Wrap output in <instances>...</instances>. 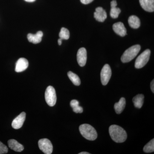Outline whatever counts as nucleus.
<instances>
[{"mask_svg": "<svg viewBox=\"0 0 154 154\" xmlns=\"http://www.w3.org/2000/svg\"><path fill=\"white\" fill-rule=\"evenodd\" d=\"M9 148L17 152H21L24 150V146L14 139H11L8 141Z\"/></svg>", "mask_w": 154, "mask_h": 154, "instance_id": "nucleus-15", "label": "nucleus"}, {"mask_svg": "<svg viewBox=\"0 0 154 154\" xmlns=\"http://www.w3.org/2000/svg\"><path fill=\"white\" fill-rule=\"evenodd\" d=\"M25 1L28 2H35L36 0H25Z\"/></svg>", "mask_w": 154, "mask_h": 154, "instance_id": "nucleus-29", "label": "nucleus"}, {"mask_svg": "<svg viewBox=\"0 0 154 154\" xmlns=\"http://www.w3.org/2000/svg\"><path fill=\"white\" fill-rule=\"evenodd\" d=\"M121 10L116 7H111L110 11V16L113 19L118 18L119 15L121 13Z\"/></svg>", "mask_w": 154, "mask_h": 154, "instance_id": "nucleus-23", "label": "nucleus"}, {"mask_svg": "<svg viewBox=\"0 0 154 154\" xmlns=\"http://www.w3.org/2000/svg\"><path fill=\"white\" fill-rule=\"evenodd\" d=\"M126 101L123 97H122L119 100V102L115 103L114 105V109L117 114H120L124 110L125 107Z\"/></svg>", "mask_w": 154, "mask_h": 154, "instance_id": "nucleus-17", "label": "nucleus"}, {"mask_svg": "<svg viewBox=\"0 0 154 154\" xmlns=\"http://www.w3.org/2000/svg\"><path fill=\"white\" fill-rule=\"evenodd\" d=\"M144 96L143 94H138L133 99V102L135 107L138 108H141L143 105Z\"/></svg>", "mask_w": 154, "mask_h": 154, "instance_id": "nucleus-18", "label": "nucleus"}, {"mask_svg": "<svg viewBox=\"0 0 154 154\" xmlns=\"http://www.w3.org/2000/svg\"><path fill=\"white\" fill-rule=\"evenodd\" d=\"M77 61L80 66H85L87 62V52L85 48H81L78 51L77 54Z\"/></svg>", "mask_w": 154, "mask_h": 154, "instance_id": "nucleus-8", "label": "nucleus"}, {"mask_svg": "<svg viewBox=\"0 0 154 154\" xmlns=\"http://www.w3.org/2000/svg\"><path fill=\"white\" fill-rule=\"evenodd\" d=\"M112 75L111 68L109 65L106 64L102 68L101 72V80L102 85H106L109 82Z\"/></svg>", "mask_w": 154, "mask_h": 154, "instance_id": "nucleus-7", "label": "nucleus"}, {"mask_svg": "<svg viewBox=\"0 0 154 154\" xmlns=\"http://www.w3.org/2000/svg\"><path fill=\"white\" fill-rule=\"evenodd\" d=\"M143 151L146 153L152 152L154 151V139L152 140L146 144L143 148Z\"/></svg>", "mask_w": 154, "mask_h": 154, "instance_id": "nucleus-21", "label": "nucleus"}, {"mask_svg": "<svg viewBox=\"0 0 154 154\" xmlns=\"http://www.w3.org/2000/svg\"><path fill=\"white\" fill-rule=\"evenodd\" d=\"M109 132L111 139L116 143L124 142L127 137L125 131L121 127L116 125L110 127Z\"/></svg>", "mask_w": 154, "mask_h": 154, "instance_id": "nucleus-1", "label": "nucleus"}, {"mask_svg": "<svg viewBox=\"0 0 154 154\" xmlns=\"http://www.w3.org/2000/svg\"><path fill=\"white\" fill-rule=\"evenodd\" d=\"M79 131L82 135L88 140H94L97 138V132L95 128L90 125H82L79 127Z\"/></svg>", "mask_w": 154, "mask_h": 154, "instance_id": "nucleus-2", "label": "nucleus"}, {"mask_svg": "<svg viewBox=\"0 0 154 154\" xmlns=\"http://www.w3.org/2000/svg\"><path fill=\"white\" fill-rule=\"evenodd\" d=\"M26 118V113L23 112L20 113L15 119L13 120L12 123V126L15 129H18L23 126L24 122Z\"/></svg>", "mask_w": 154, "mask_h": 154, "instance_id": "nucleus-9", "label": "nucleus"}, {"mask_svg": "<svg viewBox=\"0 0 154 154\" xmlns=\"http://www.w3.org/2000/svg\"><path fill=\"white\" fill-rule=\"evenodd\" d=\"M141 47L139 45H134L126 50L122 56L121 60L123 63L129 62L134 58L140 51Z\"/></svg>", "mask_w": 154, "mask_h": 154, "instance_id": "nucleus-3", "label": "nucleus"}, {"mask_svg": "<svg viewBox=\"0 0 154 154\" xmlns=\"http://www.w3.org/2000/svg\"><path fill=\"white\" fill-rule=\"evenodd\" d=\"M8 151V149L7 146L0 141V154H7Z\"/></svg>", "mask_w": 154, "mask_h": 154, "instance_id": "nucleus-24", "label": "nucleus"}, {"mask_svg": "<svg viewBox=\"0 0 154 154\" xmlns=\"http://www.w3.org/2000/svg\"><path fill=\"white\" fill-rule=\"evenodd\" d=\"M113 30L116 34L121 36H124L127 34L126 28L121 22H118L113 24Z\"/></svg>", "mask_w": 154, "mask_h": 154, "instance_id": "nucleus-12", "label": "nucleus"}, {"mask_svg": "<svg viewBox=\"0 0 154 154\" xmlns=\"http://www.w3.org/2000/svg\"><path fill=\"white\" fill-rule=\"evenodd\" d=\"M29 63L28 60L25 58H19L16 64L15 71L17 72H21L24 71L28 68Z\"/></svg>", "mask_w": 154, "mask_h": 154, "instance_id": "nucleus-10", "label": "nucleus"}, {"mask_svg": "<svg viewBox=\"0 0 154 154\" xmlns=\"http://www.w3.org/2000/svg\"><path fill=\"white\" fill-rule=\"evenodd\" d=\"M81 2L84 5H88L93 2L94 0H80Z\"/></svg>", "mask_w": 154, "mask_h": 154, "instance_id": "nucleus-25", "label": "nucleus"}, {"mask_svg": "<svg viewBox=\"0 0 154 154\" xmlns=\"http://www.w3.org/2000/svg\"><path fill=\"white\" fill-rule=\"evenodd\" d=\"M90 153H88V152H80L79 154H90Z\"/></svg>", "mask_w": 154, "mask_h": 154, "instance_id": "nucleus-30", "label": "nucleus"}, {"mask_svg": "<svg viewBox=\"0 0 154 154\" xmlns=\"http://www.w3.org/2000/svg\"><path fill=\"white\" fill-rule=\"evenodd\" d=\"M151 89L153 93H154V80H153L151 83Z\"/></svg>", "mask_w": 154, "mask_h": 154, "instance_id": "nucleus-27", "label": "nucleus"}, {"mask_svg": "<svg viewBox=\"0 0 154 154\" xmlns=\"http://www.w3.org/2000/svg\"><path fill=\"white\" fill-rule=\"evenodd\" d=\"M94 18L99 22H103L107 19V14L106 11L102 7H98L96 9L94 14Z\"/></svg>", "mask_w": 154, "mask_h": 154, "instance_id": "nucleus-11", "label": "nucleus"}, {"mask_svg": "<svg viewBox=\"0 0 154 154\" xmlns=\"http://www.w3.org/2000/svg\"><path fill=\"white\" fill-rule=\"evenodd\" d=\"M63 39H62V38H59V39H58V45H61L62 44V41Z\"/></svg>", "mask_w": 154, "mask_h": 154, "instance_id": "nucleus-28", "label": "nucleus"}, {"mask_svg": "<svg viewBox=\"0 0 154 154\" xmlns=\"http://www.w3.org/2000/svg\"><path fill=\"white\" fill-rule=\"evenodd\" d=\"M117 2L116 0H113L112 2L110 3V6H111V7H116L117 6Z\"/></svg>", "mask_w": 154, "mask_h": 154, "instance_id": "nucleus-26", "label": "nucleus"}, {"mask_svg": "<svg viewBox=\"0 0 154 154\" xmlns=\"http://www.w3.org/2000/svg\"><path fill=\"white\" fill-rule=\"evenodd\" d=\"M69 31L67 29L65 28H62L61 29L59 33V37L62 39L67 40L69 38Z\"/></svg>", "mask_w": 154, "mask_h": 154, "instance_id": "nucleus-22", "label": "nucleus"}, {"mask_svg": "<svg viewBox=\"0 0 154 154\" xmlns=\"http://www.w3.org/2000/svg\"><path fill=\"white\" fill-rule=\"evenodd\" d=\"M43 36V33L41 31H38L36 34H33L32 33L28 34V41L33 44H38L40 43L42 39Z\"/></svg>", "mask_w": 154, "mask_h": 154, "instance_id": "nucleus-14", "label": "nucleus"}, {"mask_svg": "<svg viewBox=\"0 0 154 154\" xmlns=\"http://www.w3.org/2000/svg\"><path fill=\"white\" fill-rule=\"evenodd\" d=\"M68 76L69 79L75 85L79 86L81 85V80L79 77L74 73L71 71L69 72H68Z\"/></svg>", "mask_w": 154, "mask_h": 154, "instance_id": "nucleus-19", "label": "nucleus"}, {"mask_svg": "<svg viewBox=\"0 0 154 154\" xmlns=\"http://www.w3.org/2000/svg\"><path fill=\"white\" fill-rule=\"evenodd\" d=\"M45 99L48 105L53 107L55 105L57 102V96L54 88L49 86L46 89L45 92Z\"/></svg>", "mask_w": 154, "mask_h": 154, "instance_id": "nucleus-5", "label": "nucleus"}, {"mask_svg": "<svg viewBox=\"0 0 154 154\" xmlns=\"http://www.w3.org/2000/svg\"><path fill=\"white\" fill-rule=\"evenodd\" d=\"M128 22L130 26L134 29L138 28L140 25V20L138 17L134 15L129 17L128 19Z\"/></svg>", "mask_w": 154, "mask_h": 154, "instance_id": "nucleus-16", "label": "nucleus"}, {"mask_svg": "<svg viewBox=\"0 0 154 154\" xmlns=\"http://www.w3.org/2000/svg\"><path fill=\"white\" fill-rule=\"evenodd\" d=\"M150 54V50L148 49L142 53L135 61V67L137 69H140L144 66L149 61Z\"/></svg>", "mask_w": 154, "mask_h": 154, "instance_id": "nucleus-4", "label": "nucleus"}, {"mask_svg": "<svg viewBox=\"0 0 154 154\" xmlns=\"http://www.w3.org/2000/svg\"><path fill=\"white\" fill-rule=\"evenodd\" d=\"M140 3L142 8L149 12L154 11V0H140Z\"/></svg>", "mask_w": 154, "mask_h": 154, "instance_id": "nucleus-13", "label": "nucleus"}, {"mask_svg": "<svg viewBox=\"0 0 154 154\" xmlns=\"http://www.w3.org/2000/svg\"><path fill=\"white\" fill-rule=\"evenodd\" d=\"M39 149L45 154H51L53 152V145L51 141L47 138L42 139L38 141Z\"/></svg>", "mask_w": 154, "mask_h": 154, "instance_id": "nucleus-6", "label": "nucleus"}, {"mask_svg": "<svg viewBox=\"0 0 154 154\" xmlns=\"http://www.w3.org/2000/svg\"><path fill=\"white\" fill-rule=\"evenodd\" d=\"M79 102L77 100H72L70 102V106L72 108L74 112L76 113H82L83 111L82 107L79 105Z\"/></svg>", "mask_w": 154, "mask_h": 154, "instance_id": "nucleus-20", "label": "nucleus"}]
</instances>
